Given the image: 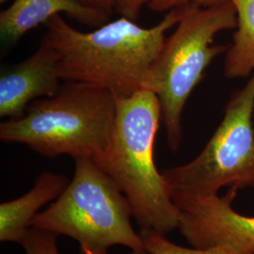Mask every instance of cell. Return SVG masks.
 Returning a JSON list of instances; mask_svg holds the SVG:
<instances>
[{"label":"cell","instance_id":"ba28073f","mask_svg":"<svg viewBox=\"0 0 254 254\" xmlns=\"http://www.w3.org/2000/svg\"><path fill=\"white\" fill-rule=\"evenodd\" d=\"M62 80L58 54L41 41L33 54L1 72L0 117H22L30 103L56 94Z\"/></svg>","mask_w":254,"mask_h":254},{"label":"cell","instance_id":"5bb4252c","mask_svg":"<svg viewBox=\"0 0 254 254\" xmlns=\"http://www.w3.org/2000/svg\"><path fill=\"white\" fill-rule=\"evenodd\" d=\"M226 1L227 0H153L148 5V8L155 12H168L174 8L188 4H194L200 7H211Z\"/></svg>","mask_w":254,"mask_h":254},{"label":"cell","instance_id":"7c38bea8","mask_svg":"<svg viewBox=\"0 0 254 254\" xmlns=\"http://www.w3.org/2000/svg\"><path fill=\"white\" fill-rule=\"evenodd\" d=\"M146 254H232L229 251L221 248L215 249H197L186 248L177 245L167 239L166 235L153 231H140ZM130 254H142L132 252Z\"/></svg>","mask_w":254,"mask_h":254},{"label":"cell","instance_id":"4fadbf2b","mask_svg":"<svg viewBox=\"0 0 254 254\" xmlns=\"http://www.w3.org/2000/svg\"><path fill=\"white\" fill-rule=\"evenodd\" d=\"M54 233L31 227L21 246L25 254H60L58 237Z\"/></svg>","mask_w":254,"mask_h":254},{"label":"cell","instance_id":"9c48e42d","mask_svg":"<svg viewBox=\"0 0 254 254\" xmlns=\"http://www.w3.org/2000/svg\"><path fill=\"white\" fill-rule=\"evenodd\" d=\"M65 13L77 23L99 27L109 19L105 13L84 7L76 0H14L0 12V37L5 47L15 46L29 30L55 15Z\"/></svg>","mask_w":254,"mask_h":254},{"label":"cell","instance_id":"7a4b0ae2","mask_svg":"<svg viewBox=\"0 0 254 254\" xmlns=\"http://www.w3.org/2000/svg\"><path fill=\"white\" fill-rule=\"evenodd\" d=\"M116 97V115L106 151L92 159L118 185L140 231L167 235L178 228L179 211L154 161L161 108L153 91Z\"/></svg>","mask_w":254,"mask_h":254},{"label":"cell","instance_id":"2e32d148","mask_svg":"<svg viewBox=\"0 0 254 254\" xmlns=\"http://www.w3.org/2000/svg\"><path fill=\"white\" fill-rule=\"evenodd\" d=\"M78 3H80L84 7L95 9L105 13L109 17L114 12V5L115 0H76Z\"/></svg>","mask_w":254,"mask_h":254},{"label":"cell","instance_id":"8fae6325","mask_svg":"<svg viewBox=\"0 0 254 254\" xmlns=\"http://www.w3.org/2000/svg\"><path fill=\"white\" fill-rule=\"evenodd\" d=\"M236 11V32L227 47L224 75L244 78L254 72V0H229Z\"/></svg>","mask_w":254,"mask_h":254},{"label":"cell","instance_id":"e0dca14e","mask_svg":"<svg viewBox=\"0 0 254 254\" xmlns=\"http://www.w3.org/2000/svg\"><path fill=\"white\" fill-rule=\"evenodd\" d=\"M7 1H8V0H0V3L3 4V3H5V2H7Z\"/></svg>","mask_w":254,"mask_h":254},{"label":"cell","instance_id":"30bf717a","mask_svg":"<svg viewBox=\"0 0 254 254\" xmlns=\"http://www.w3.org/2000/svg\"><path fill=\"white\" fill-rule=\"evenodd\" d=\"M68 177L44 172L23 196L0 204V241L22 244L39 210L57 200L70 184Z\"/></svg>","mask_w":254,"mask_h":254},{"label":"cell","instance_id":"277c9868","mask_svg":"<svg viewBox=\"0 0 254 254\" xmlns=\"http://www.w3.org/2000/svg\"><path fill=\"white\" fill-rule=\"evenodd\" d=\"M236 27V11L227 0L211 7L184 5L173 34L151 65L142 89L153 91L161 108L168 145L176 152L183 138L182 115L192 91L212 62L227 46L214 45L219 32Z\"/></svg>","mask_w":254,"mask_h":254},{"label":"cell","instance_id":"3957f363","mask_svg":"<svg viewBox=\"0 0 254 254\" xmlns=\"http://www.w3.org/2000/svg\"><path fill=\"white\" fill-rule=\"evenodd\" d=\"M115 115L111 91L64 81L53 96L30 103L22 117L1 123L0 139L27 145L48 158L64 154L94 159L109 146Z\"/></svg>","mask_w":254,"mask_h":254},{"label":"cell","instance_id":"5b68a950","mask_svg":"<svg viewBox=\"0 0 254 254\" xmlns=\"http://www.w3.org/2000/svg\"><path fill=\"white\" fill-rule=\"evenodd\" d=\"M73 179L31 227L72 237L82 254H109L115 245L146 254L140 233L131 224L133 210L125 193L91 158L74 159Z\"/></svg>","mask_w":254,"mask_h":254},{"label":"cell","instance_id":"8992f818","mask_svg":"<svg viewBox=\"0 0 254 254\" xmlns=\"http://www.w3.org/2000/svg\"><path fill=\"white\" fill-rule=\"evenodd\" d=\"M254 72L233 93L224 115L200 154L162 171L174 197L218 195L222 188H254Z\"/></svg>","mask_w":254,"mask_h":254},{"label":"cell","instance_id":"52a82bcc","mask_svg":"<svg viewBox=\"0 0 254 254\" xmlns=\"http://www.w3.org/2000/svg\"><path fill=\"white\" fill-rule=\"evenodd\" d=\"M236 188L219 197H174L179 211L178 230L188 243L197 249L221 248L232 254H254V217L233 207Z\"/></svg>","mask_w":254,"mask_h":254},{"label":"cell","instance_id":"6da1fadb","mask_svg":"<svg viewBox=\"0 0 254 254\" xmlns=\"http://www.w3.org/2000/svg\"><path fill=\"white\" fill-rule=\"evenodd\" d=\"M183 11L184 6L169 10L152 27L121 17L91 32L75 29L58 14L45 24L41 41L58 54L64 81L85 83L127 97L142 89L166 33L177 25Z\"/></svg>","mask_w":254,"mask_h":254},{"label":"cell","instance_id":"9a60e30c","mask_svg":"<svg viewBox=\"0 0 254 254\" xmlns=\"http://www.w3.org/2000/svg\"><path fill=\"white\" fill-rule=\"evenodd\" d=\"M152 1L153 0H115L114 12L121 17L137 23L142 9L144 7H148Z\"/></svg>","mask_w":254,"mask_h":254}]
</instances>
